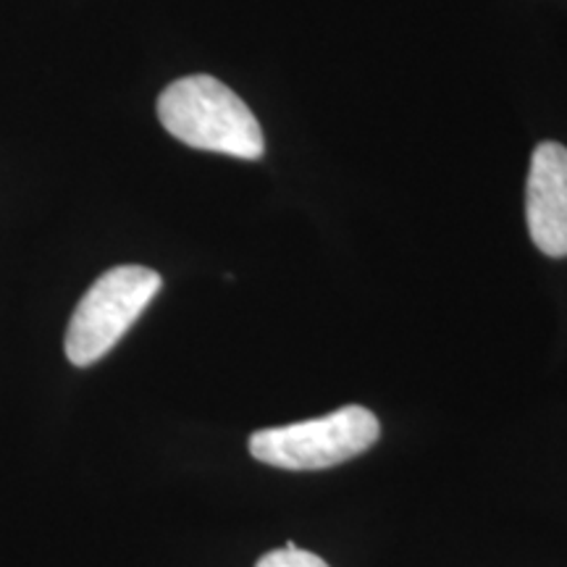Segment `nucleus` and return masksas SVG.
Segmentation results:
<instances>
[{
	"label": "nucleus",
	"instance_id": "obj_1",
	"mask_svg": "<svg viewBox=\"0 0 567 567\" xmlns=\"http://www.w3.org/2000/svg\"><path fill=\"white\" fill-rule=\"evenodd\" d=\"M158 118L172 137L197 151L258 161L266 153L264 130L243 97L216 76H184L158 97Z\"/></svg>",
	"mask_w": 567,
	"mask_h": 567
},
{
	"label": "nucleus",
	"instance_id": "obj_2",
	"mask_svg": "<svg viewBox=\"0 0 567 567\" xmlns=\"http://www.w3.org/2000/svg\"><path fill=\"white\" fill-rule=\"evenodd\" d=\"M379 436V417L371 410L347 405L313 421L255 431L250 455L281 471H323L363 455Z\"/></svg>",
	"mask_w": 567,
	"mask_h": 567
},
{
	"label": "nucleus",
	"instance_id": "obj_3",
	"mask_svg": "<svg viewBox=\"0 0 567 567\" xmlns=\"http://www.w3.org/2000/svg\"><path fill=\"white\" fill-rule=\"evenodd\" d=\"M161 276L145 266L105 271L76 305L66 329V358L87 368L118 344L161 289Z\"/></svg>",
	"mask_w": 567,
	"mask_h": 567
},
{
	"label": "nucleus",
	"instance_id": "obj_4",
	"mask_svg": "<svg viewBox=\"0 0 567 567\" xmlns=\"http://www.w3.org/2000/svg\"><path fill=\"white\" fill-rule=\"evenodd\" d=\"M526 221L534 245L549 258L567 255V147L542 142L530 155Z\"/></svg>",
	"mask_w": 567,
	"mask_h": 567
},
{
	"label": "nucleus",
	"instance_id": "obj_5",
	"mask_svg": "<svg viewBox=\"0 0 567 567\" xmlns=\"http://www.w3.org/2000/svg\"><path fill=\"white\" fill-rule=\"evenodd\" d=\"M255 567H329V565H326L318 555H313V551H305L297 547V544L287 542L281 549H274L260 557Z\"/></svg>",
	"mask_w": 567,
	"mask_h": 567
}]
</instances>
